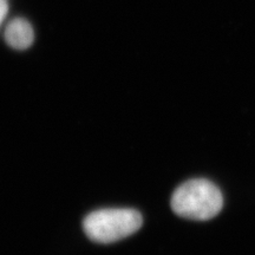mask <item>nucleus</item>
Here are the masks:
<instances>
[{
  "label": "nucleus",
  "mask_w": 255,
  "mask_h": 255,
  "mask_svg": "<svg viewBox=\"0 0 255 255\" xmlns=\"http://www.w3.org/2000/svg\"><path fill=\"white\" fill-rule=\"evenodd\" d=\"M222 206V193L205 178L187 181L171 196V208L175 214L196 221L213 219L221 212Z\"/></svg>",
  "instance_id": "nucleus-1"
},
{
  "label": "nucleus",
  "mask_w": 255,
  "mask_h": 255,
  "mask_svg": "<svg viewBox=\"0 0 255 255\" xmlns=\"http://www.w3.org/2000/svg\"><path fill=\"white\" fill-rule=\"evenodd\" d=\"M142 215L127 208L101 209L92 212L83 221V229L91 241L113 244L123 240L141 228Z\"/></svg>",
  "instance_id": "nucleus-2"
},
{
  "label": "nucleus",
  "mask_w": 255,
  "mask_h": 255,
  "mask_svg": "<svg viewBox=\"0 0 255 255\" xmlns=\"http://www.w3.org/2000/svg\"><path fill=\"white\" fill-rule=\"evenodd\" d=\"M33 28L27 20L15 18L6 26L5 40L9 46L17 50H25L33 43Z\"/></svg>",
  "instance_id": "nucleus-3"
},
{
  "label": "nucleus",
  "mask_w": 255,
  "mask_h": 255,
  "mask_svg": "<svg viewBox=\"0 0 255 255\" xmlns=\"http://www.w3.org/2000/svg\"><path fill=\"white\" fill-rule=\"evenodd\" d=\"M8 12V4L6 0H0V25L2 24Z\"/></svg>",
  "instance_id": "nucleus-4"
}]
</instances>
